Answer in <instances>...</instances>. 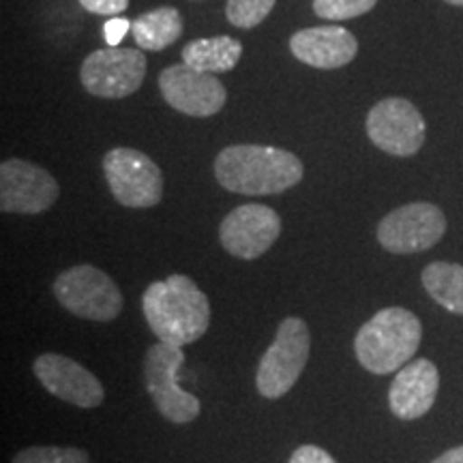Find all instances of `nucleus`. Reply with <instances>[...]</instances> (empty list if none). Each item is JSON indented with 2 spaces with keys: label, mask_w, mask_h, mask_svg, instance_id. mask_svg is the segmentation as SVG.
<instances>
[{
  "label": "nucleus",
  "mask_w": 463,
  "mask_h": 463,
  "mask_svg": "<svg viewBox=\"0 0 463 463\" xmlns=\"http://www.w3.org/2000/svg\"><path fill=\"white\" fill-rule=\"evenodd\" d=\"M277 0H228L225 17L236 28H256L269 17Z\"/></svg>",
  "instance_id": "20"
},
{
  "label": "nucleus",
  "mask_w": 463,
  "mask_h": 463,
  "mask_svg": "<svg viewBox=\"0 0 463 463\" xmlns=\"http://www.w3.org/2000/svg\"><path fill=\"white\" fill-rule=\"evenodd\" d=\"M184 363L183 347L157 341L144 356V386L155 408L174 425H187L202 412L200 399L176 384V373Z\"/></svg>",
  "instance_id": "6"
},
{
  "label": "nucleus",
  "mask_w": 463,
  "mask_h": 463,
  "mask_svg": "<svg viewBox=\"0 0 463 463\" xmlns=\"http://www.w3.org/2000/svg\"><path fill=\"white\" fill-rule=\"evenodd\" d=\"M447 234V217L436 204L412 202L391 211L378 223V242L397 256H412L438 245Z\"/></svg>",
  "instance_id": "9"
},
{
  "label": "nucleus",
  "mask_w": 463,
  "mask_h": 463,
  "mask_svg": "<svg viewBox=\"0 0 463 463\" xmlns=\"http://www.w3.org/2000/svg\"><path fill=\"white\" fill-rule=\"evenodd\" d=\"M133 39L144 52H161L183 34V15L176 7H157L137 15L131 24Z\"/></svg>",
  "instance_id": "18"
},
{
  "label": "nucleus",
  "mask_w": 463,
  "mask_h": 463,
  "mask_svg": "<svg viewBox=\"0 0 463 463\" xmlns=\"http://www.w3.org/2000/svg\"><path fill=\"white\" fill-rule=\"evenodd\" d=\"M422 288L439 307L450 314L463 316V266L453 262H433L422 270Z\"/></svg>",
  "instance_id": "19"
},
{
  "label": "nucleus",
  "mask_w": 463,
  "mask_h": 463,
  "mask_svg": "<svg viewBox=\"0 0 463 463\" xmlns=\"http://www.w3.org/2000/svg\"><path fill=\"white\" fill-rule=\"evenodd\" d=\"M103 174L116 202L125 208H153L164 198V172L142 150H108Z\"/></svg>",
  "instance_id": "7"
},
{
  "label": "nucleus",
  "mask_w": 463,
  "mask_h": 463,
  "mask_svg": "<svg viewBox=\"0 0 463 463\" xmlns=\"http://www.w3.org/2000/svg\"><path fill=\"white\" fill-rule=\"evenodd\" d=\"M181 56L184 65L198 69V71L217 75L232 71V69L239 65L242 56V43L239 39L228 37V34L194 39V42L184 45Z\"/></svg>",
  "instance_id": "17"
},
{
  "label": "nucleus",
  "mask_w": 463,
  "mask_h": 463,
  "mask_svg": "<svg viewBox=\"0 0 463 463\" xmlns=\"http://www.w3.org/2000/svg\"><path fill=\"white\" fill-rule=\"evenodd\" d=\"M289 52L309 67L339 69L354 61L358 42L344 26H314L289 37Z\"/></svg>",
  "instance_id": "16"
},
{
  "label": "nucleus",
  "mask_w": 463,
  "mask_h": 463,
  "mask_svg": "<svg viewBox=\"0 0 463 463\" xmlns=\"http://www.w3.org/2000/svg\"><path fill=\"white\" fill-rule=\"evenodd\" d=\"M54 297L69 314L92 322L116 320L125 303L112 277L92 264L62 270L54 281Z\"/></svg>",
  "instance_id": "5"
},
{
  "label": "nucleus",
  "mask_w": 463,
  "mask_h": 463,
  "mask_svg": "<svg viewBox=\"0 0 463 463\" xmlns=\"http://www.w3.org/2000/svg\"><path fill=\"white\" fill-rule=\"evenodd\" d=\"M422 339L420 320L403 307H386L358 328L354 354L375 375L399 372L412 361Z\"/></svg>",
  "instance_id": "3"
},
{
  "label": "nucleus",
  "mask_w": 463,
  "mask_h": 463,
  "mask_svg": "<svg viewBox=\"0 0 463 463\" xmlns=\"http://www.w3.org/2000/svg\"><path fill=\"white\" fill-rule=\"evenodd\" d=\"M369 140L392 157H412L425 144V118L414 103L402 97L382 99L364 120Z\"/></svg>",
  "instance_id": "10"
},
{
  "label": "nucleus",
  "mask_w": 463,
  "mask_h": 463,
  "mask_svg": "<svg viewBox=\"0 0 463 463\" xmlns=\"http://www.w3.org/2000/svg\"><path fill=\"white\" fill-rule=\"evenodd\" d=\"M311 352V331L303 317L281 320L273 344L260 358L256 389L264 399H281L303 375Z\"/></svg>",
  "instance_id": "4"
},
{
  "label": "nucleus",
  "mask_w": 463,
  "mask_h": 463,
  "mask_svg": "<svg viewBox=\"0 0 463 463\" xmlns=\"http://www.w3.org/2000/svg\"><path fill=\"white\" fill-rule=\"evenodd\" d=\"M80 5L95 15H120L129 7V0H80Z\"/></svg>",
  "instance_id": "23"
},
{
  "label": "nucleus",
  "mask_w": 463,
  "mask_h": 463,
  "mask_svg": "<svg viewBox=\"0 0 463 463\" xmlns=\"http://www.w3.org/2000/svg\"><path fill=\"white\" fill-rule=\"evenodd\" d=\"M61 187L45 167L26 159L0 164V211L7 215H39L56 204Z\"/></svg>",
  "instance_id": "11"
},
{
  "label": "nucleus",
  "mask_w": 463,
  "mask_h": 463,
  "mask_svg": "<svg viewBox=\"0 0 463 463\" xmlns=\"http://www.w3.org/2000/svg\"><path fill=\"white\" fill-rule=\"evenodd\" d=\"M281 217L264 204L236 206L219 225V241L230 256L239 260L262 258L281 236Z\"/></svg>",
  "instance_id": "13"
},
{
  "label": "nucleus",
  "mask_w": 463,
  "mask_h": 463,
  "mask_svg": "<svg viewBox=\"0 0 463 463\" xmlns=\"http://www.w3.org/2000/svg\"><path fill=\"white\" fill-rule=\"evenodd\" d=\"M33 373L39 384L61 402L78 408H99L106 402V391L97 375L82 367L78 361L56 352H45L33 363Z\"/></svg>",
  "instance_id": "14"
},
{
  "label": "nucleus",
  "mask_w": 463,
  "mask_h": 463,
  "mask_svg": "<svg viewBox=\"0 0 463 463\" xmlns=\"http://www.w3.org/2000/svg\"><path fill=\"white\" fill-rule=\"evenodd\" d=\"M148 62L144 52L108 45L84 58L80 67V80L92 97L123 99L142 89Z\"/></svg>",
  "instance_id": "8"
},
{
  "label": "nucleus",
  "mask_w": 463,
  "mask_h": 463,
  "mask_svg": "<svg viewBox=\"0 0 463 463\" xmlns=\"http://www.w3.org/2000/svg\"><path fill=\"white\" fill-rule=\"evenodd\" d=\"M438 391L439 373L430 358L405 363L389 389L391 412L402 420L420 419L433 408Z\"/></svg>",
  "instance_id": "15"
},
{
  "label": "nucleus",
  "mask_w": 463,
  "mask_h": 463,
  "mask_svg": "<svg viewBox=\"0 0 463 463\" xmlns=\"http://www.w3.org/2000/svg\"><path fill=\"white\" fill-rule=\"evenodd\" d=\"M375 5L378 0H314V11L328 22H344L369 14Z\"/></svg>",
  "instance_id": "22"
},
{
  "label": "nucleus",
  "mask_w": 463,
  "mask_h": 463,
  "mask_svg": "<svg viewBox=\"0 0 463 463\" xmlns=\"http://www.w3.org/2000/svg\"><path fill=\"white\" fill-rule=\"evenodd\" d=\"M11 463H90V457L73 447H31L20 450Z\"/></svg>",
  "instance_id": "21"
},
{
  "label": "nucleus",
  "mask_w": 463,
  "mask_h": 463,
  "mask_svg": "<svg viewBox=\"0 0 463 463\" xmlns=\"http://www.w3.org/2000/svg\"><path fill=\"white\" fill-rule=\"evenodd\" d=\"M159 90L167 106L194 118L215 116L228 101V90L215 73L198 71L184 62L159 73Z\"/></svg>",
  "instance_id": "12"
},
{
  "label": "nucleus",
  "mask_w": 463,
  "mask_h": 463,
  "mask_svg": "<svg viewBox=\"0 0 463 463\" xmlns=\"http://www.w3.org/2000/svg\"><path fill=\"white\" fill-rule=\"evenodd\" d=\"M131 24L133 22L125 20V17H112V20L106 22V26H103V37H106V43L112 45H120V42L125 39V34L131 31Z\"/></svg>",
  "instance_id": "25"
},
{
  "label": "nucleus",
  "mask_w": 463,
  "mask_h": 463,
  "mask_svg": "<svg viewBox=\"0 0 463 463\" xmlns=\"http://www.w3.org/2000/svg\"><path fill=\"white\" fill-rule=\"evenodd\" d=\"M303 161L286 148L234 144L215 159V178L239 195H277L303 181Z\"/></svg>",
  "instance_id": "2"
},
{
  "label": "nucleus",
  "mask_w": 463,
  "mask_h": 463,
  "mask_svg": "<svg viewBox=\"0 0 463 463\" xmlns=\"http://www.w3.org/2000/svg\"><path fill=\"white\" fill-rule=\"evenodd\" d=\"M288 463H337L335 457L326 450L316 447V444H303L294 450L292 457H289Z\"/></svg>",
  "instance_id": "24"
},
{
  "label": "nucleus",
  "mask_w": 463,
  "mask_h": 463,
  "mask_svg": "<svg viewBox=\"0 0 463 463\" xmlns=\"http://www.w3.org/2000/svg\"><path fill=\"white\" fill-rule=\"evenodd\" d=\"M431 463H463V447H455L447 450V453L439 455L438 459H433Z\"/></svg>",
  "instance_id": "26"
},
{
  "label": "nucleus",
  "mask_w": 463,
  "mask_h": 463,
  "mask_svg": "<svg viewBox=\"0 0 463 463\" xmlns=\"http://www.w3.org/2000/svg\"><path fill=\"white\" fill-rule=\"evenodd\" d=\"M444 3L453 5V7H463V0H444Z\"/></svg>",
  "instance_id": "27"
},
{
  "label": "nucleus",
  "mask_w": 463,
  "mask_h": 463,
  "mask_svg": "<svg viewBox=\"0 0 463 463\" xmlns=\"http://www.w3.org/2000/svg\"><path fill=\"white\" fill-rule=\"evenodd\" d=\"M142 311L155 337L170 345H189L211 326V303L187 275H170L144 289Z\"/></svg>",
  "instance_id": "1"
}]
</instances>
